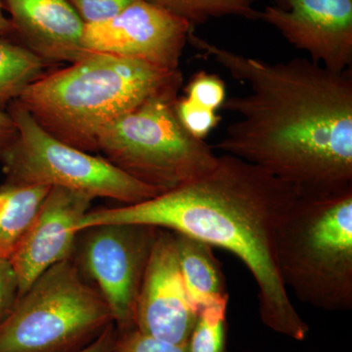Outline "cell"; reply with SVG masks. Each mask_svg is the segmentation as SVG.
Masks as SVG:
<instances>
[{
  "label": "cell",
  "mask_w": 352,
  "mask_h": 352,
  "mask_svg": "<svg viewBox=\"0 0 352 352\" xmlns=\"http://www.w3.org/2000/svg\"><path fill=\"white\" fill-rule=\"evenodd\" d=\"M188 43L251 89L222 105L240 119L217 149L263 168L300 198L352 191L351 69L335 73L305 58L270 63L208 43L193 30Z\"/></svg>",
  "instance_id": "1"
},
{
  "label": "cell",
  "mask_w": 352,
  "mask_h": 352,
  "mask_svg": "<svg viewBox=\"0 0 352 352\" xmlns=\"http://www.w3.org/2000/svg\"><path fill=\"white\" fill-rule=\"evenodd\" d=\"M300 197L288 184L223 154L195 182L135 205L88 210L78 232L103 224H141L191 236L232 252L258 287L264 325L296 340L309 327L296 311L276 261L278 229Z\"/></svg>",
  "instance_id": "2"
},
{
  "label": "cell",
  "mask_w": 352,
  "mask_h": 352,
  "mask_svg": "<svg viewBox=\"0 0 352 352\" xmlns=\"http://www.w3.org/2000/svg\"><path fill=\"white\" fill-rule=\"evenodd\" d=\"M183 78L145 62L90 52L60 71L41 76L17 101L44 131L87 153L122 116L156 97L177 98Z\"/></svg>",
  "instance_id": "3"
},
{
  "label": "cell",
  "mask_w": 352,
  "mask_h": 352,
  "mask_svg": "<svg viewBox=\"0 0 352 352\" xmlns=\"http://www.w3.org/2000/svg\"><path fill=\"white\" fill-rule=\"evenodd\" d=\"M276 261L287 289L327 311L352 308V191L298 199L278 229Z\"/></svg>",
  "instance_id": "4"
},
{
  "label": "cell",
  "mask_w": 352,
  "mask_h": 352,
  "mask_svg": "<svg viewBox=\"0 0 352 352\" xmlns=\"http://www.w3.org/2000/svg\"><path fill=\"white\" fill-rule=\"evenodd\" d=\"M112 312L73 258L43 272L0 323V352H78L110 324Z\"/></svg>",
  "instance_id": "5"
},
{
  "label": "cell",
  "mask_w": 352,
  "mask_h": 352,
  "mask_svg": "<svg viewBox=\"0 0 352 352\" xmlns=\"http://www.w3.org/2000/svg\"><path fill=\"white\" fill-rule=\"evenodd\" d=\"M176 99L146 101L102 132L97 145L111 164L162 194L203 177L219 159L205 140L183 127Z\"/></svg>",
  "instance_id": "6"
},
{
  "label": "cell",
  "mask_w": 352,
  "mask_h": 352,
  "mask_svg": "<svg viewBox=\"0 0 352 352\" xmlns=\"http://www.w3.org/2000/svg\"><path fill=\"white\" fill-rule=\"evenodd\" d=\"M7 112L17 129V136L0 161L7 185H43L135 205L161 195L159 190L134 179L111 164L58 140L39 126L18 102Z\"/></svg>",
  "instance_id": "7"
},
{
  "label": "cell",
  "mask_w": 352,
  "mask_h": 352,
  "mask_svg": "<svg viewBox=\"0 0 352 352\" xmlns=\"http://www.w3.org/2000/svg\"><path fill=\"white\" fill-rule=\"evenodd\" d=\"M156 227L103 224L82 231L78 266L92 278L112 312L117 332L135 328L139 292Z\"/></svg>",
  "instance_id": "8"
},
{
  "label": "cell",
  "mask_w": 352,
  "mask_h": 352,
  "mask_svg": "<svg viewBox=\"0 0 352 352\" xmlns=\"http://www.w3.org/2000/svg\"><path fill=\"white\" fill-rule=\"evenodd\" d=\"M193 25L184 18L138 0L111 19L85 25L82 43L87 52L145 62L175 71Z\"/></svg>",
  "instance_id": "9"
},
{
  "label": "cell",
  "mask_w": 352,
  "mask_h": 352,
  "mask_svg": "<svg viewBox=\"0 0 352 352\" xmlns=\"http://www.w3.org/2000/svg\"><path fill=\"white\" fill-rule=\"evenodd\" d=\"M258 20L314 63L335 73L351 69L352 0H273Z\"/></svg>",
  "instance_id": "10"
},
{
  "label": "cell",
  "mask_w": 352,
  "mask_h": 352,
  "mask_svg": "<svg viewBox=\"0 0 352 352\" xmlns=\"http://www.w3.org/2000/svg\"><path fill=\"white\" fill-rule=\"evenodd\" d=\"M197 316L183 281L175 233L157 228L139 292L135 329L162 342L186 346Z\"/></svg>",
  "instance_id": "11"
},
{
  "label": "cell",
  "mask_w": 352,
  "mask_h": 352,
  "mask_svg": "<svg viewBox=\"0 0 352 352\" xmlns=\"http://www.w3.org/2000/svg\"><path fill=\"white\" fill-rule=\"evenodd\" d=\"M94 200L80 192L51 187L9 256L17 275L19 296L46 270L72 258L80 234L76 226Z\"/></svg>",
  "instance_id": "12"
},
{
  "label": "cell",
  "mask_w": 352,
  "mask_h": 352,
  "mask_svg": "<svg viewBox=\"0 0 352 352\" xmlns=\"http://www.w3.org/2000/svg\"><path fill=\"white\" fill-rule=\"evenodd\" d=\"M14 31L44 61L73 64L87 56L85 24L69 0H4Z\"/></svg>",
  "instance_id": "13"
},
{
  "label": "cell",
  "mask_w": 352,
  "mask_h": 352,
  "mask_svg": "<svg viewBox=\"0 0 352 352\" xmlns=\"http://www.w3.org/2000/svg\"><path fill=\"white\" fill-rule=\"evenodd\" d=\"M173 233L183 281L197 311L228 296L214 247L191 236Z\"/></svg>",
  "instance_id": "14"
},
{
  "label": "cell",
  "mask_w": 352,
  "mask_h": 352,
  "mask_svg": "<svg viewBox=\"0 0 352 352\" xmlns=\"http://www.w3.org/2000/svg\"><path fill=\"white\" fill-rule=\"evenodd\" d=\"M50 188L43 185L7 184L0 188V256H11Z\"/></svg>",
  "instance_id": "15"
},
{
  "label": "cell",
  "mask_w": 352,
  "mask_h": 352,
  "mask_svg": "<svg viewBox=\"0 0 352 352\" xmlns=\"http://www.w3.org/2000/svg\"><path fill=\"white\" fill-rule=\"evenodd\" d=\"M44 62L29 48L0 38V109L17 100L25 88L43 76Z\"/></svg>",
  "instance_id": "16"
},
{
  "label": "cell",
  "mask_w": 352,
  "mask_h": 352,
  "mask_svg": "<svg viewBox=\"0 0 352 352\" xmlns=\"http://www.w3.org/2000/svg\"><path fill=\"white\" fill-rule=\"evenodd\" d=\"M155 6L184 18L190 24H205L212 18L237 16L258 20V11L252 7L254 0H147Z\"/></svg>",
  "instance_id": "17"
},
{
  "label": "cell",
  "mask_w": 352,
  "mask_h": 352,
  "mask_svg": "<svg viewBox=\"0 0 352 352\" xmlns=\"http://www.w3.org/2000/svg\"><path fill=\"white\" fill-rule=\"evenodd\" d=\"M229 296L201 308L187 342V352H226Z\"/></svg>",
  "instance_id": "18"
},
{
  "label": "cell",
  "mask_w": 352,
  "mask_h": 352,
  "mask_svg": "<svg viewBox=\"0 0 352 352\" xmlns=\"http://www.w3.org/2000/svg\"><path fill=\"white\" fill-rule=\"evenodd\" d=\"M187 98L201 107L217 112L226 100V87L219 76L200 71L185 88Z\"/></svg>",
  "instance_id": "19"
},
{
  "label": "cell",
  "mask_w": 352,
  "mask_h": 352,
  "mask_svg": "<svg viewBox=\"0 0 352 352\" xmlns=\"http://www.w3.org/2000/svg\"><path fill=\"white\" fill-rule=\"evenodd\" d=\"M175 107L183 127L194 138L201 140H205L221 120L217 112L201 107L185 96L176 99Z\"/></svg>",
  "instance_id": "20"
},
{
  "label": "cell",
  "mask_w": 352,
  "mask_h": 352,
  "mask_svg": "<svg viewBox=\"0 0 352 352\" xmlns=\"http://www.w3.org/2000/svg\"><path fill=\"white\" fill-rule=\"evenodd\" d=\"M112 352H187V347L162 342L133 328L117 332Z\"/></svg>",
  "instance_id": "21"
},
{
  "label": "cell",
  "mask_w": 352,
  "mask_h": 352,
  "mask_svg": "<svg viewBox=\"0 0 352 352\" xmlns=\"http://www.w3.org/2000/svg\"><path fill=\"white\" fill-rule=\"evenodd\" d=\"M138 0H69L85 25L115 17Z\"/></svg>",
  "instance_id": "22"
},
{
  "label": "cell",
  "mask_w": 352,
  "mask_h": 352,
  "mask_svg": "<svg viewBox=\"0 0 352 352\" xmlns=\"http://www.w3.org/2000/svg\"><path fill=\"white\" fill-rule=\"evenodd\" d=\"M19 298L17 275L8 258L0 256V323L12 311Z\"/></svg>",
  "instance_id": "23"
},
{
  "label": "cell",
  "mask_w": 352,
  "mask_h": 352,
  "mask_svg": "<svg viewBox=\"0 0 352 352\" xmlns=\"http://www.w3.org/2000/svg\"><path fill=\"white\" fill-rule=\"evenodd\" d=\"M17 136L15 122L9 113L0 109V160Z\"/></svg>",
  "instance_id": "24"
},
{
  "label": "cell",
  "mask_w": 352,
  "mask_h": 352,
  "mask_svg": "<svg viewBox=\"0 0 352 352\" xmlns=\"http://www.w3.org/2000/svg\"><path fill=\"white\" fill-rule=\"evenodd\" d=\"M117 330L115 323L110 324L94 342L78 352H112Z\"/></svg>",
  "instance_id": "25"
},
{
  "label": "cell",
  "mask_w": 352,
  "mask_h": 352,
  "mask_svg": "<svg viewBox=\"0 0 352 352\" xmlns=\"http://www.w3.org/2000/svg\"><path fill=\"white\" fill-rule=\"evenodd\" d=\"M4 0H0V38L14 31L12 23L4 15Z\"/></svg>",
  "instance_id": "26"
}]
</instances>
